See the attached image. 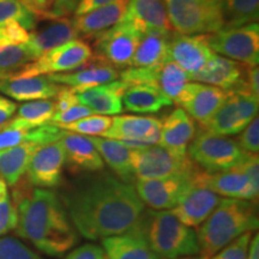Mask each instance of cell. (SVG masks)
I'll use <instances>...</instances> for the list:
<instances>
[{"instance_id":"6da1fadb","label":"cell","mask_w":259,"mask_h":259,"mask_svg":"<svg viewBox=\"0 0 259 259\" xmlns=\"http://www.w3.org/2000/svg\"><path fill=\"white\" fill-rule=\"evenodd\" d=\"M63 199L76 231L89 240L135 228L145 210L135 184L109 173L79 178L65 191Z\"/></svg>"},{"instance_id":"7a4b0ae2","label":"cell","mask_w":259,"mask_h":259,"mask_svg":"<svg viewBox=\"0 0 259 259\" xmlns=\"http://www.w3.org/2000/svg\"><path fill=\"white\" fill-rule=\"evenodd\" d=\"M11 189L17 211V235L51 257H60L72 250L78 242V233L58 194L31 186L25 177Z\"/></svg>"},{"instance_id":"3957f363","label":"cell","mask_w":259,"mask_h":259,"mask_svg":"<svg viewBox=\"0 0 259 259\" xmlns=\"http://www.w3.org/2000/svg\"><path fill=\"white\" fill-rule=\"evenodd\" d=\"M258 225L257 202L221 198L219 205L196 233L200 257L210 259L241 234L255 231Z\"/></svg>"},{"instance_id":"277c9868","label":"cell","mask_w":259,"mask_h":259,"mask_svg":"<svg viewBox=\"0 0 259 259\" xmlns=\"http://www.w3.org/2000/svg\"><path fill=\"white\" fill-rule=\"evenodd\" d=\"M136 227L160 258L174 259L199 254L196 232L179 221L170 210H144Z\"/></svg>"},{"instance_id":"5b68a950","label":"cell","mask_w":259,"mask_h":259,"mask_svg":"<svg viewBox=\"0 0 259 259\" xmlns=\"http://www.w3.org/2000/svg\"><path fill=\"white\" fill-rule=\"evenodd\" d=\"M171 29L184 35H206L223 28L222 0H163Z\"/></svg>"},{"instance_id":"8992f818","label":"cell","mask_w":259,"mask_h":259,"mask_svg":"<svg viewBox=\"0 0 259 259\" xmlns=\"http://www.w3.org/2000/svg\"><path fill=\"white\" fill-rule=\"evenodd\" d=\"M190 160L205 173H218L240 166L248 156L235 139L200 130L187 148Z\"/></svg>"},{"instance_id":"52a82bcc","label":"cell","mask_w":259,"mask_h":259,"mask_svg":"<svg viewBox=\"0 0 259 259\" xmlns=\"http://www.w3.org/2000/svg\"><path fill=\"white\" fill-rule=\"evenodd\" d=\"M92 59L93 50L90 45L85 41L76 38L47 51L36 60L9 77L50 76V74L70 72L83 67Z\"/></svg>"},{"instance_id":"ba28073f","label":"cell","mask_w":259,"mask_h":259,"mask_svg":"<svg viewBox=\"0 0 259 259\" xmlns=\"http://www.w3.org/2000/svg\"><path fill=\"white\" fill-rule=\"evenodd\" d=\"M131 164L136 180L163 179L198 168L189 155L180 156L158 144L131 149Z\"/></svg>"},{"instance_id":"9c48e42d","label":"cell","mask_w":259,"mask_h":259,"mask_svg":"<svg viewBox=\"0 0 259 259\" xmlns=\"http://www.w3.org/2000/svg\"><path fill=\"white\" fill-rule=\"evenodd\" d=\"M209 47L216 54L235 60L248 67L259 63V25L258 22L238 28H222L206 34Z\"/></svg>"},{"instance_id":"30bf717a","label":"cell","mask_w":259,"mask_h":259,"mask_svg":"<svg viewBox=\"0 0 259 259\" xmlns=\"http://www.w3.org/2000/svg\"><path fill=\"white\" fill-rule=\"evenodd\" d=\"M142 36L141 31L120 19L114 27L94 37L93 58L115 69H127Z\"/></svg>"},{"instance_id":"8fae6325","label":"cell","mask_w":259,"mask_h":259,"mask_svg":"<svg viewBox=\"0 0 259 259\" xmlns=\"http://www.w3.org/2000/svg\"><path fill=\"white\" fill-rule=\"evenodd\" d=\"M258 105L259 97L246 89L228 92L226 101L202 128L227 137L240 134L257 116Z\"/></svg>"},{"instance_id":"7c38bea8","label":"cell","mask_w":259,"mask_h":259,"mask_svg":"<svg viewBox=\"0 0 259 259\" xmlns=\"http://www.w3.org/2000/svg\"><path fill=\"white\" fill-rule=\"evenodd\" d=\"M199 168L193 171L177 174L163 179L136 180L135 187L142 202L153 210H171L189 191L196 186V176Z\"/></svg>"},{"instance_id":"4fadbf2b","label":"cell","mask_w":259,"mask_h":259,"mask_svg":"<svg viewBox=\"0 0 259 259\" xmlns=\"http://www.w3.org/2000/svg\"><path fill=\"white\" fill-rule=\"evenodd\" d=\"M120 78L128 84L153 85L173 103L191 82L190 74L170 60L151 67H127L120 72Z\"/></svg>"},{"instance_id":"5bb4252c","label":"cell","mask_w":259,"mask_h":259,"mask_svg":"<svg viewBox=\"0 0 259 259\" xmlns=\"http://www.w3.org/2000/svg\"><path fill=\"white\" fill-rule=\"evenodd\" d=\"M161 120L154 116L115 115L112 124L102 137L115 139L126 147L138 149L158 144Z\"/></svg>"},{"instance_id":"9a60e30c","label":"cell","mask_w":259,"mask_h":259,"mask_svg":"<svg viewBox=\"0 0 259 259\" xmlns=\"http://www.w3.org/2000/svg\"><path fill=\"white\" fill-rule=\"evenodd\" d=\"M228 92L199 82H189L176 102L194 121L204 127L226 101Z\"/></svg>"},{"instance_id":"2e32d148","label":"cell","mask_w":259,"mask_h":259,"mask_svg":"<svg viewBox=\"0 0 259 259\" xmlns=\"http://www.w3.org/2000/svg\"><path fill=\"white\" fill-rule=\"evenodd\" d=\"M65 167V150L60 141L41 145L29 161L25 179L31 186L51 189L61 183Z\"/></svg>"},{"instance_id":"e0dca14e","label":"cell","mask_w":259,"mask_h":259,"mask_svg":"<svg viewBox=\"0 0 259 259\" xmlns=\"http://www.w3.org/2000/svg\"><path fill=\"white\" fill-rule=\"evenodd\" d=\"M215 56L206 35H184L174 31L168 40L167 60L179 65L190 77L199 72Z\"/></svg>"},{"instance_id":"ac0fdd59","label":"cell","mask_w":259,"mask_h":259,"mask_svg":"<svg viewBox=\"0 0 259 259\" xmlns=\"http://www.w3.org/2000/svg\"><path fill=\"white\" fill-rule=\"evenodd\" d=\"M196 184L220 196H225L226 198L254 200V202H257L258 199L259 192L253 189L248 178L238 167L218 173H205L199 169L196 176Z\"/></svg>"},{"instance_id":"d6986e66","label":"cell","mask_w":259,"mask_h":259,"mask_svg":"<svg viewBox=\"0 0 259 259\" xmlns=\"http://www.w3.org/2000/svg\"><path fill=\"white\" fill-rule=\"evenodd\" d=\"M191 80L218 87L225 92L246 89V67L238 61L216 54ZM248 92V90H247Z\"/></svg>"},{"instance_id":"ffe728a7","label":"cell","mask_w":259,"mask_h":259,"mask_svg":"<svg viewBox=\"0 0 259 259\" xmlns=\"http://www.w3.org/2000/svg\"><path fill=\"white\" fill-rule=\"evenodd\" d=\"M60 142L65 150V166L71 174L92 173L105 168L101 155L89 137L65 131Z\"/></svg>"},{"instance_id":"44dd1931","label":"cell","mask_w":259,"mask_h":259,"mask_svg":"<svg viewBox=\"0 0 259 259\" xmlns=\"http://www.w3.org/2000/svg\"><path fill=\"white\" fill-rule=\"evenodd\" d=\"M221 197L212 191L202 186H193L180 202L170 210L184 225L190 228H196L209 218L215 210Z\"/></svg>"},{"instance_id":"7402d4cb","label":"cell","mask_w":259,"mask_h":259,"mask_svg":"<svg viewBox=\"0 0 259 259\" xmlns=\"http://www.w3.org/2000/svg\"><path fill=\"white\" fill-rule=\"evenodd\" d=\"M121 19L142 34L150 31H171L163 0H128Z\"/></svg>"},{"instance_id":"603a6c76","label":"cell","mask_w":259,"mask_h":259,"mask_svg":"<svg viewBox=\"0 0 259 259\" xmlns=\"http://www.w3.org/2000/svg\"><path fill=\"white\" fill-rule=\"evenodd\" d=\"M194 120L183 108L178 107L161 120V134L158 145L171 153L187 156V148L196 136Z\"/></svg>"},{"instance_id":"cb8c5ba5","label":"cell","mask_w":259,"mask_h":259,"mask_svg":"<svg viewBox=\"0 0 259 259\" xmlns=\"http://www.w3.org/2000/svg\"><path fill=\"white\" fill-rule=\"evenodd\" d=\"M60 88L48 76L9 77L0 80V93L23 102L54 99Z\"/></svg>"},{"instance_id":"d4e9b609","label":"cell","mask_w":259,"mask_h":259,"mask_svg":"<svg viewBox=\"0 0 259 259\" xmlns=\"http://www.w3.org/2000/svg\"><path fill=\"white\" fill-rule=\"evenodd\" d=\"M48 77L54 83L63 87H69L74 93L78 94L94 87L116 80L120 77V72L111 65L97 61V64H87L80 69L70 71V72L50 74Z\"/></svg>"},{"instance_id":"484cf974","label":"cell","mask_w":259,"mask_h":259,"mask_svg":"<svg viewBox=\"0 0 259 259\" xmlns=\"http://www.w3.org/2000/svg\"><path fill=\"white\" fill-rule=\"evenodd\" d=\"M130 84L124 80L101 84L76 94L79 103L101 115H119L124 111L122 107V95L128 88Z\"/></svg>"},{"instance_id":"4316f807","label":"cell","mask_w":259,"mask_h":259,"mask_svg":"<svg viewBox=\"0 0 259 259\" xmlns=\"http://www.w3.org/2000/svg\"><path fill=\"white\" fill-rule=\"evenodd\" d=\"M102 247L108 259H161L148 245L137 227L102 239Z\"/></svg>"},{"instance_id":"83f0119b","label":"cell","mask_w":259,"mask_h":259,"mask_svg":"<svg viewBox=\"0 0 259 259\" xmlns=\"http://www.w3.org/2000/svg\"><path fill=\"white\" fill-rule=\"evenodd\" d=\"M128 0H114L103 6H100L88 14L76 16L72 21L79 36L95 37L96 35L108 30L109 28L120 22L124 16Z\"/></svg>"},{"instance_id":"f1b7e54d","label":"cell","mask_w":259,"mask_h":259,"mask_svg":"<svg viewBox=\"0 0 259 259\" xmlns=\"http://www.w3.org/2000/svg\"><path fill=\"white\" fill-rule=\"evenodd\" d=\"M103 162L108 164L114 176L127 184H135L136 178L131 164V148L121 142L105 137H89Z\"/></svg>"},{"instance_id":"f546056e","label":"cell","mask_w":259,"mask_h":259,"mask_svg":"<svg viewBox=\"0 0 259 259\" xmlns=\"http://www.w3.org/2000/svg\"><path fill=\"white\" fill-rule=\"evenodd\" d=\"M79 37L73 21L69 18L53 19L51 24L41 30H32L27 44L35 52L37 58L52 48Z\"/></svg>"},{"instance_id":"4dcf8cb0","label":"cell","mask_w":259,"mask_h":259,"mask_svg":"<svg viewBox=\"0 0 259 259\" xmlns=\"http://www.w3.org/2000/svg\"><path fill=\"white\" fill-rule=\"evenodd\" d=\"M171 103L160 90L148 84H130L122 95V107L138 114H154Z\"/></svg>"},{"instance_id":"1f68e13d","label":"cell","mask_w":259,"mask_h":259,"mask_svg":"<svg viewBox=\"0 0 259 259\" xmlns=\"http://www.w3.org/2000/svg\"><path fill=\"white\" fill-rule=\"evenodd\" d=\"M41 144L27 142L0 150V178L9 187H14L24 177L28 163Z\"/></svg>"},{"instance_id":"d6a6232c","label":"cell","mask_w":259,"mask_h":259,"mask_svg":"<svg viewBox=\"0 0 259 259\" xmlns=\"http://www.w3.org/2000/svg\"><path fill=\"white\" fill-rule=\"evenodd\" d=\"M54 113H56V103L52 100L29 101L19 106L17 114L12 116L3 127L29 131V130L50 125Z\"/></svg>"},{"instance_id":"836d02e7","label":"cell","mask_w":259,"mask_h":259,"mask_svg":"<svg viewBox=\"0 0 259 259\" xmlns=\"http://www.w3.org/2000/svg\"><path fill=\"white\" fill-rule=\"evenodd\" d=\"M170 32H145L138 42L130 67H151L167 61Z\"/></svg>"},{"instance_id":"e575fe53","label":"cell","mask_w":259,"mask_h":259,"mask_svg":"<svg viewBox=\"0 0 259 259\" xmlns=\"http://www.w3.org/2000/svg\"><path fill=\"white\" fill-rule=\"evenodd\" d=\"M64 132V130L53 125H45L41 127L29 130V131L3 127L0 130V150L27 143V142L41 145L53 143V142L60 141Z\"/></svg>"},{"instance_id":"d590c367","label":"cell","mask_w":259,"mask_h":259,"mask_svg":"<svg viewBox=\"0 0 259 259\" xmlns=\"http://www.w3.org/2000/svg\"><path fill=\"white\" fill-rule=\"evenodd\" d=\"M223 28H238L259 18V0H222Z\"/></svg>"},{"instance_id":"8d00e7d4","label":"cell","mask_w":259,"mask_h":259,"mask_svg":"<svg viewBox=\"0 0 259 259\" xmlns=\"http://www.w3.org/2000/svg\"><path fill=\"white\" fill-rule=\"evenodd\" d=\"M36 59L37 56L27 42L14 46H0V79L8 78Z\"/></svg>"},{"instance_id":"74e56055","label":"cell","mask_w":259,"mask_h":259,"mask_svg":"<svg viewBox=\"0 0 259 259\" xmlns=\"http://www.w3.org/2000/svg\"><path fill=\"white\" fill-rule=\"evenodd\" d=\"M38 18L21 0H0V25L15 21L31 31L36 28Z\"/></svg>"},{"instance_id":"f35d334b","label":"cell","mask_w":259,"mask_h":259,"mask_svg":"<svg viewBox=\"0 0 259 259\" xmlns=\"http://www.w3.org/2000/svg\"><path fill=\"white\" fill-rule=\"evenodd\" d=\"M111 116L92 114L77 121L71 122V124L65 125L60 128L67 132H72V134L85 136V137H99V136L102 137L107 130L111 127Z\"/></svg>"},{"instance_id":"ab89813d","label":"cell","mask_w":259,"mask_h":259,"mask_svg":"<svg viewBox=\"0 0 259 259\" xmlns=\"http://www.w3.org/2000/svg\"><path fill=\"white\" fill-rule=\"evenodd\" d=\"M17 226V211L12 202L9 186L0 178V238L15 231Z\"/></svg>"},{"instance_id":"60d3db41","label":"cell","mask_w":259,"mask_h":259,"mask_svg":"<svg viewBox=\"0 0 259 259\" xmlns=\"http://www.w3.org/2000/svg\"><path fill=\"white\" fill-rule=\"evenodd\" d=\"M0 259H44L17 239L0 238Z\"/></svg>"},{"instance_id":"b9f144b4","label":"cell","mask_w":259,"mask_h":259,"mask_svg":"<svg viewBox=\"0 0 259 259\" xmlns=\"http://www.w3.org/2000/svg\"><path fill=\"white\" fill-rule=\"evenodd\" d=\"M252 236H253V232L244 233L235 240L225 246L218 253L213 254L210 259H246Z\"/></svg>"},{"instance_id":"7bdbcfd3","label":"cell","mask_w":259,"mask_h":259,"mask_svg":"<svg viewBox=\"0 0 259 259\" xmlns=\"http://www.w3.org/2000/svg\"><path fill=\"white\" fill-rule=\"evenodd\" d=\"M30 31L18 22L11 21L0 25V46H14L28 42Z\"/></svg>"},{"instance_id":"ee69618b","label":"cell","mask_w":259,"mask_h":259,"mask_svg":"<svg viewBox=\"0 0 259 259\" xmlns=\"http://www.w3.org/2000/svg\"><path fill=\"white\" fill-rule=\"evenodd\" d=\"M92 114H95L92 109L88 108L87 106L82 105V103H76L72 107H70L66 111L61 113H56L52 118L50 125L57 126V127H63V126L71 124V122L79 120V119L85 118V116H89Z\"/></svg>"},{"instance_id":"f6af8a7d","label":"cell","mask_w":259,"mask_h":259,"mask_svg":"<svg viewBox=\"0 0 259 259\" xmlns=\"http://www.w3.org/2000/svg\"><path fill=\"white\" fill-rule=\"evenodd\" d=\"M238 144L248 154H258L259 151V119L258 115L240 132Z\"/></svg>"},{"instance_id":"bcb514c9","label":"cell","mask_w":259,"mask_h":259,"mask_svg":"<svg viewBox=\"0 0 259 259\" xmlns=\"http://www.w3.org/2000/svg\"><path fill=\"white\" fill-rule=\"evenodd\" d=\"M65 259H108V255L101 246L84 244L71 251Z\"/></svg>"},{"instance_id":"7dc6e473","label":"cell","mask_w":259,"mask_h":259,"mask_svg":"<svg viewBox=\"0 0 259 259\" xmlns=\"http://www.w3.org/2000/svg\"><path fill=\"white\" fill-rule=\"evenodd\" d=\"M51 9L48 18L58 19V18H67L70 15L74 14L79 0H50Z\"/></svg>"},{"instance_id":"c3c4849f","label":"cell","mask_w":259,"mask_h":259,"mask_svg":"<svg viewBox=\"0 0 259 259\" xmlns=\"http://www.w3.org/2000/svg\"><path fill=\"white\" fill-rule=\"evenodd\" d=\"M242 173L250 180L253 189L259 192V158L258 154H248L246 160L238 166Z\"/></svg>"},{"instance_id":"681fc988","label":"cell","mask_w":259,"mask_h":259,"mask_svg":"<svg viewBox=\"0 0 259 259\" xmlns=\"http://www.w3.org/2000/svg\"><path fill=\"white\" fill-rule=\"evenodd\" d=\"M54 99H56V101H54V103H56V113H61L66 111L70 107L78 103L76 93H74L71 88H69V87L61 85L59 93L57 94V96L54 97ZM56 113H54V114H56Z\"/></svg>"},{"instance_id":"f907efd6","label":"cell","mask_w":259,"mask_h":259,"mask_svg":"<svg viewBox=\"0 0 259 259\" xmlns=\"http://www.w3.org/2000/svg\"><path fill=\"white\" fill-rule=\"evenodd\" d=\"M17 111V103L9 97L0 95V130Z\"/></svg>"},{"instance_id":"816d5d0a","label":"cell","mask_w":259,"mask_h":259,"mask_svg":"<svg viewBox=\"0 0 259 259\" xmlns=\"http://www.w3.org/2000/svg\"><path fill=\"white\" fill-rule=\"evenodd\" d=\"M246 88L252 95L259 97V69L258 66L246 67Z\"/></svg>"},{"instance_id":"f5cc1de1","label":"cell","mask_w":259,"mask_h":259,"mask_svg":"<svg viewBox=\"0 0 259 259\" xmlns=\"http://www.w3.org/2000/svg\"><path fill=\"white\" fill-rule=\"evenodd\" d=\"M114 2V0H79L78 5H77L76 10H74V17L76 16H82L88 14V12L93 11L100 6H103L109 3Z\"/></svg>"},{"instance_id":"db71d44e","label":"cell","mask_w":259,"mask_h":259,"mask_svg":"<svg viewBox=\"0 0 259 259\" xmlns=\"http://www.w3.org/2000/svg\"><path fill=\"white\" fill-rule=\"evenodd\" d=\"M24 3L29 9L36 14L38 17L48 18V14H50L51 9V2L50 0H21Z\"/></svg>"},{"instance_id":"11a10c76","label":"cell","mask_w":259,"mask_h":259,"mask_svg":"<svg viewBox=\"0 0 259 259\" xmlns=\"http://www.w3.org/2000/svg\"><path fill=\"white\" fill-rule=\"evenodd\" d=\"M246 259H259V235L255 233L252 236L250 245H248L247 258Z\"/></svg>"},{"instance_id":"9f6ffc18","label":"cell","mask_w":259,"mask_h":259,"mask_svg":"<svg viewBox=\"0 0 259 259\" xmlns=\"http://www.w3.org/2000/svg\"><path fill=\"white\" fill-rule=\"evenodd\" d=\"M161 259H166V258H161ZM174 259H203L202 257H196V255H191V257H180V258H174Z\"/></svg>"},{"instance_id":"6f0895ef","label":"cell","mask_w":259,"mask_h":259,"mask_svg":"<svg viewBox=\"0 0 259 259\" xmlns=\"http://www.w3.org/2000/svg\"><path fill=\"white\" fill-rule=\"evenodd\" d=\"M0 80H2V79H0Z\"/></svg>"}]
</instances>
